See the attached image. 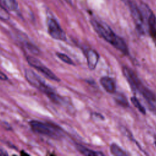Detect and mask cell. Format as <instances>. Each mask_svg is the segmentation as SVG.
I'll list each match as a JSON object with an SVG mask.
<instances>
[{"label":"cell","instance_id":"11","mask_svg":"<svg viewBox=\"0 0 156 156\" xmlns=\"http://www.w3.org/2000/svg\"><path fill=\"white\" fill-rule=\"evenodd\" d=\"M76 149L77 151L81 153L82 154L87 156H102L104 155V154L101 152L99 151H94L93 150H91L80 144H76Z\"/></svg>","mask_w":156,"mask_h":156},{"label":"cell","instance_id":"4","mask_svg":"<svg viewBox=\"0 0 156 156\" xmlns=\"http://www.w3.org/2000/svg\"><path fill=\"white\" fill-rule=\"evenodd\" d=\"M122 72L133 90L140 91L148 100H155L154 94L150 90L143 85L132 70H131L128 67L124 66L122 68Z\"/></svg>","mask_w":156,"mask_h":156},{"label":"cell","instance_id":"13","mask_svg":"<svg viewBox=\"0 0 156 156\" xmlns=\"http://www.w3.org/2000/svg\"><path fill=\"white\" fill-rule=\"evenodd\" d=\"M110 151L112 154L116 156H124L127 155V154L118 145L115 143H112L110 146Z\"/></svg>","mask_w":156,"mask_h":156},{"label":"cell","instance_id":"3","mask_svg":"<svg viewBox=\"0 0 156 156\" xmlns=\"http://www.w3.org/2000/svg\"><path fill=\"white\" fill-rule=\"evenodd\" d=\"M24 75L26 80L31 85L44 93L51 100L55 98L57 93H55L50 87L46 85L44 81L32 70L26 69L24 71Z\"/></svg>","mask_w":156,"mask_h":156},{"label":"cell","instance_id":"23","mask_svg":"<svg viewBox=\"0 0 156 156\" xmlns=\"http://www.w3.org/2000/svg\"><path fill=\"white\" fill-rule=\"evenodd\" d=\"M122 1H127V0H122Z\"/></svg>","mask_w":156,"mask_h":156},{"label":"cell","instance_id":"16","mask_svg":"<svg viewBox=\"0 0 156 156\" xmlns=\"http://www.w3.org/2000/svg\"><path fill=\"white\" fill-rule=\"evenodd\" d=\"M10 18V14L8 10L0 4V20H8Z\"/></svg>","mask_w":156,"mask_h":156},{"label":"cell","instance_id":"9","mask_svg":"<svg viewBox=\"0 0 156 156\" xmlns=\"http://www.w3.org/2000/svg\"><path fill=\"white\" fill-rule=\"evenodd\" d=\"M100 83L104 90L109 93H114L116 91V86L114 80L108 76H104L101 78Z\"/></svg>","mask_w":156,"mask_h":156},{"label":"cell","instance_id":"5","mask_svg":"<svg viewBox=\"0 0 156 156\" xmlns=\"http://www.w3.org/2000/svg\"><path fill=\"white\" fill-rule=\"evenodd\" d=\"M26 60L30 66L35 68L38 71L41 72L44 76L47 77L50 80L55 82L60 81V79L51 70H50L48 67L43 65L42 62L38 59L36 58L33 56L27 55L26 57Z\"/></svg>","mask_w":156,"mask_h":156},{"label":"cell","instance_id":"20","mask_svg":"<svg viewBox=\"0 0 156 156\" xmlns=\"http://www.w3.org/2000/svg\"><path fill=\"white\" fill-rule=\"evenodd\" d=\"M0 155H8V154L3 149L0 147Z\"/></svg>","mask_w":156,"mask_h":156},{"label":"cell","instance_id":"12","mask_svg":"<svg viewBox=\"0 0 156 156\" xmlns=\"http://www.w3.org/2000/svg\"><path fill=\"white\" fill-rule=\"evenodd\" d=\"M0 4L10 11L16 10L18 8V3L16 0H0Z\"/></svg>","mask_w":156,"mask_h":156},{"label":"cell","instance_id":"6","mask_svg":"<svg viewBox=\"0 0 156 156\" xmlns=\"http://www.w3.org/2000/svg\"><path fill=\"white\" fill-rule=\"evenodd\" d=\"M47 27L48 32L52 38L61 41L66 40L65 32L55 20L52 18H48L47 20Z\"/></svg>","mask_w":156,"mask_h":156},{"label":"cell","instance_id":"17","mask_svg":"<svg viewBox=\"0 0 156 156\" xmlns=\"http://www.w3.org/2000/svg\"><path fill=\"white\" fill-rule=\"evenodd\" d=\"M26 48L27 49L33 54L34 55H40V49L34 44L30 43H26Z\"/></svg>","mask_w":156,"mask_h":156},{"label":"cell","instance_id":"10","mask_svg":"<svg viewBox=\"0 0 156 156\" xmlns=\"http://www.w3.org/2000/svg\"><path fill=\"white\" fill-rule=\"evenodd\" d=\"M147 23L151 35L156 41V17L151 12L148 13Z\"/></svg>","mask_w":156,"mask_h":156},{"label":"cell","instance_id":"21","mask_svg":"<svg viewBox=\"0 0 156 156\" xmlns=\"http://www.w3.org/2000/svg\"><path fill=\"white\" fill-rule=\"evenodd\" d=\"M65 1H66L68 3H71V0H65Z\"/></svg>","mask_w":156,"mask_h":156},{"label":"cell","instance_id":"7","mask_svg":"<svg viewBox=\"0 0 156 156\" xmlns=\"http://www.w3.org/2000/svg\"><path fill=\"white\" fill-rule=\"evenodd\" d=\"M128 4L131 12L132 16L135 23L137 29L141 32H143V17L141 10L132 1H128Z\"/></svg>","mask_w":156,"mask_h":156},{"label":"cell","instance_id":"15","mask_svg":"<svg viewBox=\"0 0 156 156\" xmlns=\"http://www.w3.org/2000/svg\"><path fill=\"white\" fill-rule=\"evenodd\" d=\"M56 55L63 62L71 65H74L73 61L66 54L61 52H56Z\"/></svg>","mask_w":156,"mask_h":156},{"label":"cell","instance_id":"8","mask_svg":"<svg viewBox=\"0 0 156 156\" xmlns=\"http://www.w3.org/2000/svg\"><path fill=\"white\" fill-rule=\"evenodd\" d=\"M85 55L89 69L91 70L94 69L99 59L98 53L92 49H89L86 51Z\"/></svg>","mask_w":156,"mask_h":156},{"label":"cell","instance_id":"18","mask_svg":"<svg viewBox=\"0 0 156 156\" xmlns=\"http://www.w3.org/2000/svg\"><path fill=\"white\" fill-rule=\"evenodd\" d=\"M116 101L118 104L124 107H127V105H129L127 101L125 99L124 97H122L121 95L116 97Z\"/></svg>","mask_w":156,"mask_h":156},{"label":"cell","instance_id":"1","mask_svg":"<svg viewBox=\"0 0 156 156\" xmlns=\"http://www.w3.org/2000/svg\"><path fill=\"white\" fill-rule=\"evenodd\" d=\"M91 24L94 30L105 41L113 45L124 54H127L128 48L125 41L116 35L107 24L101 23L96 20H91Z\"/></svg>","mask_w":156,"mask_h":156},{"label":"cell","instance_id":"2","mask_svg":"<svg viewBox=\"0 0 156 156\" xmlns=\"http://www.w3.org/2000/svg\"><path fill=\"white\" fill-rule=\"evenodd\" d=\"M29 124L32 130L38 134L47 136L54 139L60 138L62 136L61 129L51 123L41 122L37 120H32L29 122Z\"/></svg>","mask_w":156,"mask_h":156},{"label":"cell","instance_id":"22","mask_svg":"<svg viewBox=\"0 0 156 156\" xmlns=\"http://www.w3.org/2000/svg\"><path fill=\"white\" fill-rule=\"evenodd\" d=\"M155 145H156V140H155Z\"/></svg>","mask_w":156,"mask_h":156},{"label":"cell","instance_id":"14","mask_svg":"<svg viewBox=\"0 0 156 156\" xmlns=\"http://www.w3.org/2000/svg\"><path fill=\"white\" fill-rule=\"evenodd\" d=\"M130 100L133 104V105L143 114H146V110L145 108H144V107L140 104V101H138V99L135 97V96H133L130 98Z\"/></svg>","mask_w":156,"mask_h":156},{"label":"cell","instance_id":"19","mask_svg":"<svg viewBox=\"0 0 156 156\" xmlns=\"http://www.w3.org/2000/svg\"><path fill=\"white\" fill-rule=\"evenodd\" d=\"M8 79L7 76L2 71H0V80H7Z\"/></svg>","mask_w":156,"mask_h":156}]
</instances>
